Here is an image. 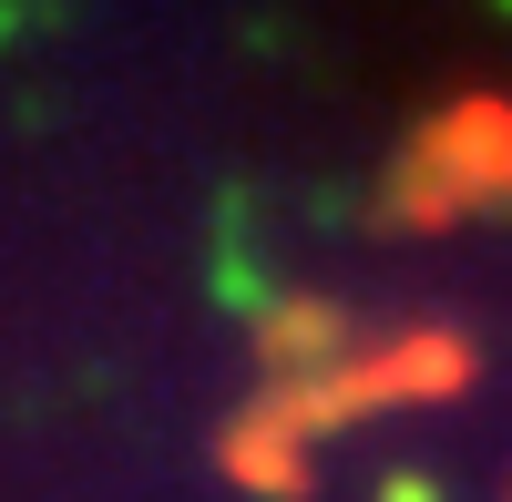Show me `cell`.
Returning a JSON list of instances; mask_svg holds the SVG:
<instances>
[{
	"label": "cell",
	"instance_id": "1",
	"mask_svg": "<svg viewBox=\"0 0 512 502\" xmlns=\"http://www.w3.org/2000/svg\"><path fill=\"white\" fill-rule=\"evenodd\" d=\"M512 195V103L472 93L431 113L390 175V226H451V216H482V205Z\"/></svg>",
	"mask_w": 512,
	"mask_h": 502
}]
</instances>
